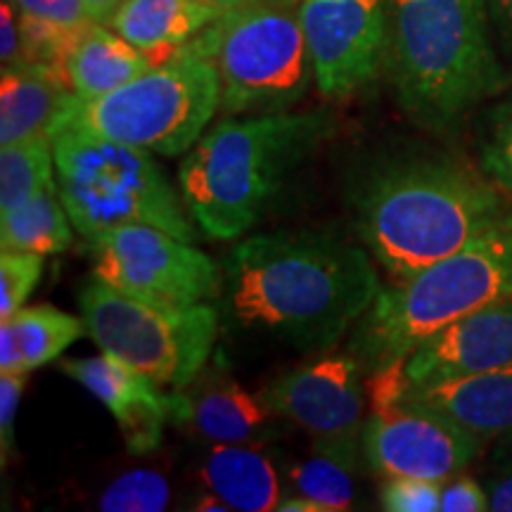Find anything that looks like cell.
Masks as SVG:
<instances>
[{
  "mask_svg": "<svg viewBox=\"0 0 512 512\" xmlns=\"http://www.w3.org/2000/svg\"><path fill=\"white\" fill-rule=\"evenodd\" d=\"M221 271L228 318L299 349H330L366 316L382 290L361 247L316 230L240 240Z\"/></svg>",
  "mask_w": 512,
  "mask_h": 512,
  "instance_id": "6da1fadb",
  "label": "cell"
},
{
  "mask_svg": "<svg viewBox=\"0 0 512 512\" xmlns=\"http://www.w3.org/2000/svg\"><path fill=\"white\" fill-rule=\"evenodd\" d=\"M363 245L394 278H413L501 223L510 197L470 166L448 157L380 164L354 192Z\"/></svg>",
  "mask_w": 512,
  "mask_h": 512,
  "instance_id": "7a4b0ae2",
  "label": "cell"
},
{
  "mask_svg": "<svg viewBox=\"0 0 512 512\" xmlns=\"http://www.w3.org/2000/svg\"><path fill=\"white\" fill-rule=\"evenodd\" d=\"M384 72L413 124L434 133L456 128L508 86L486 0H387Z\"/></svg>",
  "mask_w": 512,
  "mask_h": 512,
  "instance_id": "3957f363",
  "label": "cell"
},
{
  "mask_svg": "<svg viewBox=\"0 0 512 512\" xmlns=\"http://www.w3.org/2000/svg\"><path fill=\"white\" fill-rule=\"evenodd\" d=\"M332 124L328 112L287 110L221 119L185 152L178 171L190 219L209 240L245 238Z\"/></svg>",
  "mask_w": 512,
  "mask_h": 512,
  "instance_id": "277c9868",
  "label": "cell"
},
{
  "mask_svg": "<svg viewBox=\"0 0 512 512\" xmlns=\"http://www.w3.org/2000/svg\"><path fill=\"white\" fill-rule=\"evenodd\" d=\"M512 299V211L413 278L382 287L356 323L349 351L375 373L406 358L422 339L484 306Z\"/></svg>",
  "mask_w": 512,
  "mask_h": 512,
  "instance_id": "5b68a950",
  "label": "cell"
},
{
  "mask_svg": "<svg viewBox=\"0 0 512 512\" xmlns=\"http://www.w3.org/2000/svg\"><path fill=\"white\" fill-rule=\"evenodd\" d=\"M216 69L185 46L138 79L93 100H69L48 136L72 131L162 157L185 155L219 112Z\"/></svg>",
  "mask_w": 512,
  "mask_h": 512,
  "instance_id": "8992f818",
  "label": "cell"
},
{
  "mask_svg": "<svg viewBox=\"0 0 512 512\" xmlns=\"http://www.w3.org/2000/svg\"><path fill=\"white\" fill-rule=\"evenodd\" d=\"M188 48L216 69L223 114L290 110L313 76L299 0H245L204 27Z\"/></svg>",
  "mask_w": 512,
  "mask_h": 512,
  "instance_id": "52a82bcc",
  "label": "cell"
},
{
  "mask_svg": "<svg viewBox=\"0 0 512 512\" xmlns=\"http://www.w3.org/2000/svg\"><path fill=\"white\" fill-rule=\"evenodd\" d=\"M50 138L57 190L81 238L121 223H143L185 242L197 240L183 195L159 169L152 152L72 131Z\"/></svg>",
  "mask_w": 512,
  "mask_h": 512,
  "instance_id": "ba28073f",
  "label": "cell"
},
{
  "mask_svg": "<svg viewBox=\"0 0 512 512\" xmlns=\"http://www.w3.org/2000/svg\"><path fill=\"white\" fill-rule=\"evenodd\" d=\"M79 311L100 351L178 392L200 375L219 335V311L209 302L150 304L93 275L79 292Z\"/></svg>",
  "mask_w": 512,
  "mask_h": 512,
  "instance_id": "9c48e42d",
  "label": "cell"
},
{
  "mask_svg": "<svg viewBox=\"0 0 512 512\" xmlns=\"http://www.w3.org/2000/svg\"><path fill=\"white\" fill-rule=\"evenodd\" d=\"M93 278L150 304L192 306L221 294V266L162 228L121 223L86 238Z\"/></svg>",
  "mask_w": 512,
  "mask_h": 512,
  "instance_id": "30bf717a",
  "label": "cell"
},
{
  "mask_svg": "<svg viewBox=\"0 0 512 512\" xmlns=\"http://www.w3.org/2000/svg\"><path fill=\"white\" fill-rule=\"evenodd\" d=\"M313 81L330 100L375 81L387 50V0H299Z\"/></svg>",
  "mask_w": 512,
  "mask_h": 512,
  "instance_id": "8fae6325",
  "label": "cell"
},
{
  "mask_svg": "<svg viewBox=\"0 0 512 512\" xmlns=\"http://www.w3.org/2000/svg\"><path fill=\"white\" fill-rule=\"evenodd\" d=\"M363 453L375 475L446 482L475 463L484 441L456 422L401 399L370 408Z\"/></svg>",
  "mask_w": 512,
  "mask_h": 512,
  "instance_id": "7c38bea8",
  "label": "cell"
},
{
  "mask_svg": "<svg viewBox=\"0 0 512 512\" xmlns=\"http://www.w3.org/2000/svg\"><path fill=\"white\" fill-rule=\"evenodd\" d=\"M354 354L323 356L292 370L264 389L280 420H290L313 439L363 432V377Z\"/></svg>",
  "mask_w": 512,
  "mask_h": 512,
  "instance_id": "4fadbf2b",
  "label": "cell"
},
{
  "mask_svg": "<svg viewBox=\"0 0 512 512\" xmlns=\"http://www.w3.org/2000/svg\"><path fill=\"white\" fill-rule=\"evenodd\" d=\"M60 370L74 377L112 413L131 456L157 451L166 422L185 420V396L178 394V389L171 396L162 394L155 380L105 351L91 358H69L60 363Z\"/></svg>",
  "mask_w": 512,
  "mask_h": 512,
  "instance_id": "5bb4252c",
  "label": "cell"
},
{
  "mask_svg": "<svg viewBox=\"0 0 512 512\" xmlns=\"http://www.w3.org/2000/svg\"><path fill=\"white\" fill-rule=\"evenodd\" d=\"M512 368V299L467 313L406 356L411 384Z\"/></svg>",
  "mask_w": 512,
  "mask_h": 512,
  "instance_id": "9a60e30c",
  "label": "cell"
},
{
  "mask_svg": "<svg viewBox=\"0 0 512 512\" xmlns=\"http://www.w3.org/2000/svg\"><path fill=\"white\" fill-rule=\"evenodd\" d=\"M403 403L456 422L479 441L512 437V368L411 384Z\"/></svg>",
  "mask_w": 512,
  "mask_h": 512,
  "instance_id": "2e32d148",
  "label": "cell"
},
{
  "mask_svg": "<svg viewBox=\"0 0 512 512\" xmlns=\"http://www.w3.org/2000/svg\"><path fill=\"white\" fill-rule=\"evenodd\" d=\"M155 62L107 24H88L69 43L64 76L74 98L93 100L138 79Z\"/></svg>",
  "mask_w": 512,
  "mask_h": 512,
  "instance_id": "e0dca14e",
  "label": "cell"
},
{
  "mask_svg": "<svg viewBox=\"0 0 512 512\" xmlns=\"http://www.w3.org/2000/svg\"><path fill=\"white\" fill-rule=\"evenodd\" d=\"M219 12L202 0H121L107 27L159 64L188 46Z\"/></svg>",
  "mask_w": 512,
  "mask_h": 512,
  "instance_id": "ac0fdd59",
  "label": "cell"
},
{
  "mask_svg": "<svg viewBox=\"0 0 512 512\" xmlns=\"http://www.w3.org/2000/svg\"><path fill=\"white\" fill-rule=\"evenodd\" d=\"M72 95L67 76L55 69H5L0 81V147L48 136Z\"/></svg>",
  "mask_w": 512,
  "mask_h": 512,
  "instance_id": "d6986e66",
  "label": "cell"
},
{
  "mask_svg": "<svg viewBox=\"0 0 512 512\" xmlns=\"http://www.w3.org/2000/svg\"><path fill=\"white\" fill-rule=\"evenodd\" d=\"M202 486L216 494L230 510H278L283 498L273 460L249 444H214L200 463Z\"/></svg>",
  "mask_w": 512,
  "mask_h": 512,
  "instance_id": "ffe728a7",
  "label": "cell"
},
{
  "mask_svg": "<svg viewBox=\"0 0 512 512\" xmlns=\"http://www.w3.org/2000/svg\"><path fill=\"white\" fill-rule=\"evenodd\" d=\"M273 408L264 394L247 392L235 382H219L185 396V420L211 444L256 446L275 432Z\"/></svg>",
  "mask_w": 512,
  "mask_h": 512,
  "instance_id": "44dd1931",
  "label": "cell"
},
{
  "mask_svg": "<svg viewBox=\"0 0 512 512\" xmlns=\"http://www.w3.org/2000/svg\"><path fill=\"white\" fill-rule=\"evenodd\" d=\"M86 323L55 306H22L0 320V370L29 375L86 337Z\"/></svg>",
  "mask_w": 512,
  "mask_h": 512,
  "instance_id": "7402d4cb",
  "label": "cell"
},
{
  "mask_svg": "<svg viewBox=\"0 0 512 512\" xmlns=\"http://www.w3.org/2000/svg\"><path fill=\"white\" fill-rule=\"evenodd\" d=\"M361 434L313 439L309 456L290 470V494L311 498L325 512L349 510L356 501L361 465H368Z\"/></svg>",
  "mask_w": 512,
  "mask_h": 512,
  "instance_id": "603a6c76",
  "label": "cell"
},
{
  "mask_svg": "<svg viewBox=\"0 0 512 512\" xmlns=\"http://www.w3.org/2000/svg\"><path fill=\"white\" fill-rule=\"evenodd\" d=\"M74 223L64 209L60 190L48 188L12 214L0 216V245L41 256L60 254L72 247Z\"/></svg>",
  "mask_w": 512,
  "mask_h": 512,
  "instance_id": "cb8c5ba5",
  "label": "cell"
},
{
  "mask_svg": "<svg viewBox=\"0 0 512 512\" xmlns=\"http://www.w3.org/2000/svg\"><path fill=\"white\" fill-rule=\"evenodd\" d=\"M53 138L41 136L0 147V216L12 214L34 197L55 188Z\"/></svg>",
  "mask_w": 512,
  "mask_h": 512,
  "instance_id": "d4e9b609",
  "label": "cell"
},
{
  "mask_svg": "<svg viewBox=\"0 0 512 512\" xmlns=\"http://www.w3.org/2000/svg\"><path fill=\"white\" fill-rule=\"evenodd\" d=\"M171 484L157 470H133L102 491L98 508L105 512H159L169 508Z\"/></svg>",
  "mask_w": 512,
  "mask_h": 512,
  "instance_id": "484cf974",
  "label": "cell"
},
{
  "mask_svg": "<svg viewBox=\"0 0 512 512\" xmlns=\"http://www.w3.org/2000/svg\"><path fill=\"white\" fill-rule=\"evenodd\" d=\"M479 169L512 200V95L486 114L479 136Z\"/></svg>",
  "mask_w": 512,
  "mask_h": 512,
  "instance_id": "4316f807",
  "label": "cell"
},
{
  "mask_svg": "<svg viewBox=\"0 0 512 512\" xmlns=\"http://www.w3.org/2000/svg\"><path fill=\"white\" fill-rule=\"evenodd\" d=\"M43 273V256L19 249L0 254V320L22 309Z\"/></svg>",
  "mask_w": 512,
  "mask_h": 512,
  "instance_id": "83f0119b",
  "label": "cell"
},
{
  "mask_svg": "<svg viewBox=\"0 0 512 512\" xmlns=\"http://www.w3.org/2000/svg\"><path fill=\"white\" fill-rule=\"evenodd\" d=\"M22 22L36 27L60 31V34H79L93 24L83 0H10Z\"/></svg>",
  "mask_w": 512,
  "mask_h": 512,
  "instance_id": "f1b7e54d",
  "label": "cell"
},
{
  "mask_svg": "<svg viewBox=\"0 0 512 512\" xmlns=\"http://www.w3.org/2000/svg\"><path fill=\"white\" fill-rule=\"evenodd\" d=\"M380 503L382 510L389 512H437L441 508V484L413 477H384Z\"/></svg>",
  "mask_w": 512,
  "mask_h": 512,
  "instance_id": "f546056e",
  "label": "cell"
},
{
  "mask_svg": "<svg viewBox=\"0 0 512 512\" xmlns=\"http://www.w3.org/2000/svg\"><path fill=\"white\" fill-rule=\"evenodd\" d=\"M441 512H484L491 510L489 491L475 477L453 475L441 482Z\"/></svg>",
  "mask_w": 512,
  "mask_h": 512,
  "instance_id": "4dcf8cb0",
  "label": "cell"
},
{
  "mask_svg": "<svg viewBox=\"0 0 512 512\" xmlns=\"http://www.w3.org/2000/svg\"><path fill=\"white\" fill-rule=\"evenodd\" d=\"M24 380L27 375L3 373L0 377V441H3V465L8 463V453L15 451V420L22 401Z\"/></svg>",
  "mask_w": 512,
  "mask_h": 512,
  "instance_id": "1f68e13d",
  "label": "cell"
},
{
  "mask_svg": "<svg viewBox=\"0 0 512 512\" xmlns=\"http://www.w3.org/2000/svg\"><path fill=\"white\" fill-rule=\"evenodd\" d=\"M0 62H3V72L24 67L22 17L10 0H3V8H0Z\"/></svg>",
  "mask_w": 512,
  "mask_h": 512,
  "instance_id": "d6a6232c",
  "label": "cell"
},
{
  "mask_svg": "<svg viewBox=\"0 0 512 512\" xmlns=\"http://www.w3.org/2000/svg\"><path fill=\"white\" fill-rule=\"evenodd\" d=\"M486 491H489L491 510L512 512V470H505V475L491 479Z\"/></svg>",
  "mask_w": 512,
  "mask_h": 512,
  "instance_id": "836d02e7",
  "label": "cell"
},
{
  "mask_svg": "<svg viewBox=\"0 0 512 512\" xmlns=\"http://www.w3.org/2000/svg\"><path fill=\"white\" fill-rule=\"evenodd\" d=\"M489 15L494 17L498 31L512 50V0H486Z\"/></svg>",
  "mask_w": 512,
  "mask_h": 512,
  "instance_id": "e575fe53",
  "label": "cell"
},
{
  "mask_svg": "<svg viewBox=\"0 0 512 512\" xmlns=\"http://www.w3.org/2000/svg\"><path fill=\"white\" fill-rule=\"evenodd\" d=\"M83 5H86L88 15H91L93 22L110 24V19L114 17V12H117L121 0H83Z\"/></svg>",
  "mask_w": 512,
  "mask_h": 512,
  "instance_id": "d590c367",
  "label": "cell"
},
{
  "mask_svg": "<svg viewBox=\"0 0 512 512\" xmlns=\"http://www.w3.org/2000/svg\"><path fill=\"white\" fill-rule=\"evenodd\" d=\"M278 512H325L316 501L299 494H285L278 503Z\"/></svg>",
  "mask_w": 512,
  "mask_h": 512,
  "instance_id": "8d00e7d4",
  "label": "cell"
},
{
  "mask_svg": "<svg viewBox=\"0 0 512 512\" xmlns=\"http://www.w3.org/2000/svg\"><path fill=\"white\" fill-rule=\"evenodd\" d=\"M190 510H219V512H230L228 503H223L219 496L211 494L209 489H204V496L195 498V505H190Z\"/></svg>",
  "mask_w": 512,
  "mask_h": 512,
  "instance_id": "74e56055",
  "label": "cell"
},
{
  "mask_svg": "<svg viewBox=\"0 0 512 512\" xmlns=\"http://www.w3.org/2000/svg\"><path fill=\"white\" fill-rule=\"evenodd\" d=\"M496 460H498V463H501L503 470H512V437L503 439V446L498 448Z\"/></svg>",
  "mask_w": 512,
  "mask_h": 512,
  "instance_id": "f35d334b",
  "label": "cell"
},
{
  "mask_svg": "<svg viewBox=\"0 0 512 512\" xmlns=\"http://www.w3.org/2000/svg\"><path fill=\"white\" fill-rule=\"evenodd\" d=\"M202 3L207 5V8L214 10V12H219V15H223V12L230 10V8H235V5L245 3V0H202Z\"/></svg>",
  "mask_w": 512,
  "mask_h": 512,
  "instance_id": "ab89813d",
  "label": "cell"
}]
</instances>
